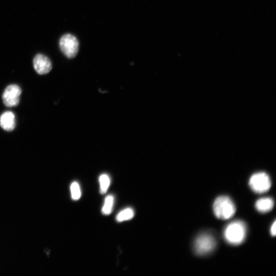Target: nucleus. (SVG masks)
Segmentation results:
<instances>
[{
    "label": "nucleus",
    "instance_id": "14",
    "mask_svg": "<svg viewBox=\"0 0 276 276\" xmlns=\"http://www.w3.org/2000/svg\"><path fill=\"white\" fill-rule=\"evenodd\" d=\"M276 222L275 221L271 228V234L273 236H275L276 234Z\"/></svg>",
    "mask_w": 276,
    "mask_h": 276
},
{
    "label": "nucleus",
    "instance_id": "9",
    "mask_svg": "<svg viewBox=\"0 0 276 276\" xmlns=\"http://www.w3.org/2000/svg\"><path fill=\"white\" fill-rule=\"evenodd\" d=\"M274 205L272 198L265 197L259 199L256 203L255 207L259 212L265 213L271 211L274 207Z\"/></svg>",
    "mask_w": 276,
    "mask_h": 276
},
{
    "label": "nucleus",
    "instance_id": "7",
    "mask_svg": "<svg viewBox=\"0 0 276 276\" xmlns=\"http://www.w3.org/2000/svg\"><path fill=\"white\" fill-rule=\"evenodd\" d=\"M33 63L35 70L40 75L48 74L52 68L50 59L42 54H38L35 57Z\"/></svg>",
    "mask_w": 276,
    "mask_h": 276
},
{
    "label": "nucleus",
    "instance_id": "2",
    "mask_svg": "<svg viewBox=\"0 0 276 276\" xmlns=\"http://www.w3.org/2000/svg\"><path fill=\"white\" fill-rule=\"evenodd\" d=\"M215 216L219 219L228 220L234 216L236 207L232 199L227 196L218 197L213 206Z\"/></svg>",
    "mask_w": 276,
    "mask_h": 276
},
{
    "label": "nucleus",
    "instance_id": "6",
    "mask_svg": "<svg viewBox=\"0 0 276 276\" xmlns=\"http://www.w3.org/2000/svg\"><path fill=\"white\" fill-rule=\"evenodd\" d=\"M22 93L21 88L17 85L8 86L4 90L2 99L5 106L8 107L17 106Z\"/></svg>",
    "mask_w": 276,
    "mask_h": 276
},
{
    "label": "nucleus",
    "instance_id": "11",
    "mask_svg": "<svg viewBox=\"0 0 276 276\" xmlns=\"http://www.w3.org/2000/svg\"><path fill=\"white\" fill-rule=\"evenodd\" d=\"M114 197L112 195L107 196L105 199L104 204L102 209V213L105 216H109L113 210Z\"/></svg>",
    "mask_w": 276,
    "mask_h": 276
},
{
    "label": "nucleus",
    "instance_id": "12",
    "mask_svg": "<svg viewBox=\"0 0 276 276\" xmlns=\"http://www.w3.org/2000/svg\"><path fill=\"white\" fill-rule=\"evenodd\" d=\"M100 183V192L103 194L106 193L110 185L111 180L109 176L106 174L101 175L99 178Z\"/></svg>",
    "mask_w": 276,
    "mask_h": 276
},
{
    "label": "nucleus",
    "instance_id": "13",
    "mask_svg": "<svg viewBox=\"0 0 276 276\" xmlns=\"http://www.w3.org/2000/svg\"><path fill=\"white\" fill-rule=\"evenodd\" d=\"M71 197L74 201H78L81 197L82 192L79 184L77 182L72 183L70 187Z\"/></svg>",
    "mask_w": 276,
    "mask_h": 276
},
{
    "label": "nucleus",
    "instance_id": "3",
    "mask_svg": "<svg viewBox=\"0 0 276 276\" xmlns=\"http://www.w3.org/2000/svg\"><path fill=\"white\" fill-rule=\"evenodd\" d=\"M79 46L78 39L71 34L63 36L59 40V47L61 51L69 58H73L78 54Z\"/></svg>",
    "mask_w": 276,
    "mask_h": 276
},
{
    "label": "nucleus",
    "instance_id": "8",
    "mask_svg": "<svg viewBox=\"0 0 276 276\" xmlns=\"http://www.w3.org/2000/svg\"><path fill=\"white\" fill-rule=\"evenodd\" d=\"M0 127L5 131L10 132L15 127V117L14 114L7 111L0 116Z\"/></svg>",
    "mask_w": 276,
    "mask_h": 276
},
{
    "label": "nucleus",
    "instance_id": "4",
    "mask_svg": "<svg viewBox=\"0 0 276 276\" xmlns=\"http://www.w3.org/2000/svg\"><path fill=\"white\" fill-rule=\"evenodd\" d=\"M271 181L269 176L265 173L254 174L249 180V186L257 193H264L271 187Z\"/></svg>",
    "mask_w": 276,
    "mask_h": 276
},
{
    "label": "nucleus",
    "instance_id": "5",
    "mask_svg": "<svg viewBox=\"0 0 276 276\" xmlns=\"http://www.w3.org/2000/svg\"><path fill=\"white\" fill-rule=\"evenodd\" d=\"M216 241L213 236L208 233H203L196 238L194 249L199 255H206L213 250L216 247Z\"/></svg>",
    "mask_w": 276,
    "mask_h": 276
},
{
    "label": "nucleus",
    "instance_id": "1",
    "mask_svg": "<svg viewBox=\"0 0 276 276\" xmlns=\"http://www.w3.org/2000/svg\"><path fill=\"white\" fill-rule=\"evenodd\" d=\"M247 235V226L242 221H236L229 224L224 231V237L230 244L242 243Z\"/></svg>",
    "mask_w": 276,
    "mask_h": 276
},
{
    "label": "nucleus",
    "instance_id": "10",
    "mask_svg": "<svg viewBox=\"0 0 276 276\" xmlns=\"http://www.w3.org/2000/svg\"><path fill=\"white\" fill-rule=\"evenodd\" d=\"M134 217V211L131 208H128L120 211L116 217L118 222H122L132 219Z\"/></svg>",
    "mask_w": 276,
    "mask_h": 276
}]
</instances>
